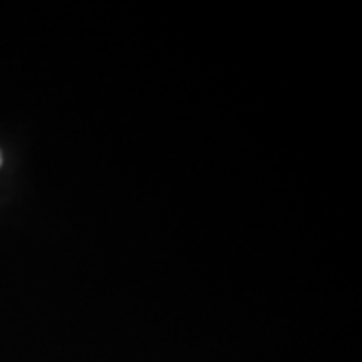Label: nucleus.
Returning a JSON list of instances; mask_svg holds the SVG:
<instances>
[{
	"label": "nucleus",
	"instance_id": "1",
	"mask_svg": "<svg viewBox=\"0 0 362 362\" xmlns=\"http://www.w3.org/2000/svg\"><path fill=\"white\" fill-rule=\"evenodd\" d=\"M0 165H2V156H0Z\"/></svg>",
	"mask_w": 362,
	"mask_h": 362
}]
</instances>
